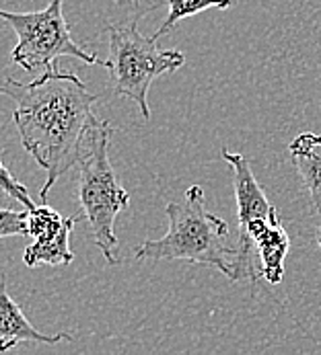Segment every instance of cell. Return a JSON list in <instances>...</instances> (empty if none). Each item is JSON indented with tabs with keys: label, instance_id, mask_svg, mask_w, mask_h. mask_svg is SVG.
I'll return each mask as SVG.
<instances>
[{
	"label": "cell",
	"instance_id": "cell-8",
	"mask_svg": "<svg viewBox=\"0 0 321 355\" xmlns=\"http://www.w3.org/2000/svg\"><path fill=\"white\" fill-rule=\"evenodd\" d=\"M76 224V218L70 216L64 220L62 228L48 236H42L33 241L23 251V263L27 267H40V265H70L74 261V254L70 251V234Z\"/></svg>",
	"mask_w": 321,
	"mask_h": 355
},
{
	"label": "cell",
	"instance_id": "cell-9",
	"mask_svg": "<svg viewBox=\"0 0 321 355\" xmlns=\"http://www.w3.org/2000/svg\"><path fill=\"white\" fill-rule=\"evenodd\" d=\"M233 6V0H167V19L163 21L159 29L151 35L153 40L159 42V37H163L165 33L171 31V27L186 19V17H192V15H198V12H204L208 8H231Z\"/></svg>",
	"mask_w": 321,
	"mask_h": 355
},
{
	"label": "cell",
	"instance_id": "cell-3",
	"mask_svg": "<svg viewBox=\"0 0 321 355\" xmlns=\"http://www.w3.org/2000/svg\"><path fill=\"white\" fill-rule=\"evenodd\" d=\"M115 128L109 121H97L83 144L79 158V202L89 222L93 241L109 265L120 263L115 220L130 205V193L122 187L111 162L109 142Z\"/></svg>",
	"mask_w": 321,
	"mask_h": 355
},
{
	"label": "cell",
	"instance_id": "cell-7",
	"mask_svg": "<svg viewBox=\"0 0 321 355\" xmlns=\"http://www.w3.org/2000/svg\"><path fill=\"white\" fill-rule=\"evenodd\" d=\"M288 153L311 196L315 211L321 216V134L315 132L299 134L290 142Z\"/></svg>",
	"mask_w": 321,
	"mask_h": 355
},
{
	"label": "cell",
	"instance_id": "cell-2",
	"mask_svg": "<svg viewBox=\"0 0 321 355\" xmlns=\"http://www.w3.org/2000/svg\"><path fill=\"white\" fill-rule=\"evenodd\" d=\"M169 232L159 241H145L136 249L138 261L179 259L216 267L229 279L235 269L237 249L229 247V224L206 209L204 189L192 185L183 203H167Z\"/></svg>",
	"mask_w": 321,
	"mask_h": 355
},
{
	"label": "cell",
	"instance_id": "cell-1",
	"mask_svg": "<svg viewBox=\"0 0 321 355\" xmlns=\"http://www.w3.org/2000/svg\"><path fill=\"white\" fill-rule=\"evenodd\" d=\"M2 95L15 101L13 121L23 148L48 173L40 191L42 202H46L56 181L79 164L85 138L99 121L93 113L99 99L74 72L60 68L44 72L31 83L6 76Z\"/></svg>",
	"mask_w": 321,
	"mask_h": 355
},
{
	"label": "cell",
	"instance_id": "cell-4",
	"mask_svg": "<svg viewBox=\"0 0 321 355\" xmlns=\"http://www.w3.org/2000/svg\"><path fill=\"white\" fill-rule=\"evenodd\" d=\"M109 53L104 66L115 95L128 97L138 105L145 119H151L149 89L163 76L179 70L186 55L177 50H160L157 40L145 37L136 21L124 25H107Z\"/></svg>",
	"mask_w": 321,
	"mask_h": 355
},
{
	"label": "cell",
	"instance_id": "cell-10",
	"mask_svg": "<svg viewBox=\"0 0 321 355\" xmlns=\"http://www.w3.org/2000/svg\"><path fill=\"white\" fill-rule=\"evenodd\" d=\"M64 220L66 218H62L50 205H38L35 209H29V236L33 241L48 236L62 228Z\"/></svg>",
	"mask_w": 321,
	"mask_h": 355
},
{
	"label": "cell",
	"instance_id": "cell-5",
	"mask_svg": "<svg viewBox=\"0 0 321 355\" xmlns=\"http://www.w3.org/2000/svg\"><path fill=\"white\" fill-rule=\"evenodd\" d=\"M4 23L17 33V46L10 51V60L25 72L54 70L58 58H74L89 66L101 64L95 53L83 50L70 35V27L64 19V0H50L44 10L35 12H10L0 10Z\"/></svg>",
	"mask_w": 321,
	"mask_h": 355
},
{
	"label": "cell",
	"instance_id": "cell-13",
	"mask_svg": "<svg viewBox=\"0 0 321 355\" xmlns=\"http://www.w3.org/2000/svg\"><path fill=\"white\" fill-rule=\"evenodd\" d=\"M124 2H140V0H124Z\"/></svg>",
	"mask_w": 321,
	"mask_h": 355
},
{
	"label": "cell",
	"instance_id": "cell-12",
	"mask_svg": "<svg viewBox=\"0 0 321 355\" xmlns=\"http://www.w3.org/2000/svg\"><path fill=\"white\" fill-rule=\"evenodd\" d=\"M0 185H2V191H4L8 198H13L15 202L23 203L27 209H35V207H38L35 202L29 198L27 187H25V185H21V183L10 175V171H8L4 164H0Z\"/></svg>",
	"mask_w": 321,
	"mask_h": 355
},
{
	"label": "cell",
	"instance_id": "cell-11",
	"mask_svg": "<svg viewBox=\"0 0 321 355\" xmlns=\"http://www.w3.org/2000/svg\"><path fill=\"white\" fill-rule=\"evenodd\" d=\"M6 236H29V209H0V239Z\"/></svg>",
	"mask_w": 321,
	"mask_h": 355
},
{
	"label": "cell",
	"instance_id": "cell-14",
	"mask_svg": "<svg viewBox=\"0 0 321 355\" xmlns=\"http://www.w3.org/2000/svg\"><path fill=\"white\" fill-rule=\"evenodd\" d=\"M320 247H321V230H320Z\"/></svg>",
	"mask_w": 321,
	"mask_h": 355
},
{
	"label": "cell",
	"instance_id": "cell-6",
	"mask_svg": "<svg viewBox=\"0 0 321 355\" xmlns=\"http://www.w3.org/2000/svg\"><path fill=\"white\" fill-rule=\"evenodd\" d=\"M23 341L54 345L60 341H72V335H68V333L46 335V333L38 331L29 322V318L25 316L21 306L8 296L6 286L2 284V294H0V352L8 354L15 345H19Z\"/></svg>",
	"mask_w": 321,
	"mask_h": 355
}]
</instances>
